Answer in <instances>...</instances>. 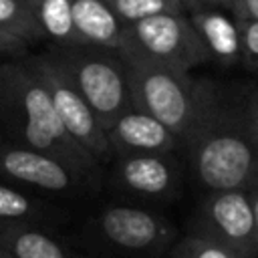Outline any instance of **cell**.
<instances>
[{
	"label": "cell",
	"instance_id": "7c38bea8",
	"mask_svg": "<svg viewBox=\"0 0 258 258\" xmlns=\"http://www.w3.org/2000/svg\"><path fill=\"white\" fill-rule=\"evenodd\" d=\"M198 36L202 38L210 60L222 67L240 62V28L238 18L222 6L204 4L185 12Z\"/></svg>",
	"mask_w": 258,
	"mask_h": 258
},
{
	"label": "cell",
	"instance_id": "ba28073f",
	"mask_svg": "<svg viewBox=\"0 0 258 258\" xmlns=\"http://www.w3.org/2000/svg\"><path fill=\"white\" fill-rule=\"evenodd\" d=\"M196 234L234 250L244 258L258 256L256 224L246 189L210 191L196 218Z\"/></svg>",
	"mask_w": 258,
	"mask_h": 258
},
{
	"label": "cell",
	"instance_id": "484cf974",
	"mask_svg": "<svg viewBox=\"0 0 258 258\" xmlns=\"http://www.w3.org/2000/svg\"><path fill=\"white\" fill-rule=\"evenodd\" d=\"M206 4H214V6H222V8H228L230 0H206Z\"/></svg>",
	"mask_w": 258,
	"mask_h": 258
},
{
	"label": "cell",
	"instance_id": "e0dca14e",
	"mask_svg": "<svg viewBox=\"0 0 258 258\" xmlns=\"http://www.w3.org/2000/svg\"><path fill=\"white\" fill-rule=\"evenodd\" d=\"M0 30L16 36L26 44L42 40L26 0H0Z\"/></svg>",
	"mask_w": 258,
	"mask_h": 258
},
{
	"label": "cell",
	"instance_id": "30bf717a",
	"mask_svg": "<svg viewBox=\"0 0 258 258\" xmlns=\"http://www.w3.org/2000/svg\"><path fill=\"white\" fill-rule=\"evenodd\" d=\"M111 159L113 181L121 191L159 200L179 187V167L171 153H121Z\"/></svg>",
	"mask_w": 258,
	"mask_h": 258
},
{
	"label": "cell",
	"instance_id": "cb8c5ba5",
	"mask_svg": "<svg viewBox=\"0 0 258 258\" xmlns=\"http://www.w3.org/2000/svg\"><path fill=\"white\" fill-rule=\"evenodd\" d=\"M246 191L250 196V204H252V212H254V224H256V240H258V181H254Z\"/></svg>",
	"mask_w": 258,
	"mask_h": 258
},
{
	"label": "cell",
	"instance_id": "d6986e66",
	"mask_svg": "<svg viewBox=\"0 0 258 258\" xmlns=\"http://www.w3.org/2000/svg\"><path fill=\"white\" fill-rule=\"evenodd\" d=\"M171 258H244L234 250L196 232L183 236L171 250Z\"/></svg>",
	"mask_w": 258,
	"mask_h": 258
},
{
	"label": "cell",
	"instance_id": "5bb4252c",
	"mask_svg": "<svg viewBox=\"0 0 258 258\" xmlns=\"http://www.w3.org/2000/svg\"><path fill=\"white\" fill-rule=\"evenodd\" d=\"M73 24L81 44L119 50L127 24L103 0H73Z\"/></svg>",
	"mask_w": 258,
	"mask_h": 258
},
{
	"label": "cell",
	"instance_id": "d4e9b609",
	"mask_svg": "<svg viewBox=\"0 0 258 258\" xmlns=\"http://www.w3.org/2000/svg\"><path fill=\"white\" fill-rule=\"evenodd\" d=\"M204 4H206V0H181L183 12H187V10H194V8H200V6H204Z\"/></svg>",
	"mask_w": 258,
	"mask_h": 258
},
{
	"label": "cell",
	"instance_id": "ffe728a7",
	"mask_svg": "<svg viewBox=\"0 0 258 258\" xmlns=\"http://www.w3.org/2000/svg\"><path fill=\"white\" fill-rule=\"evenodd\" d=\"M240 28V62L258 69V20H238Z\"/></svg>",
	"mask_w": 258,
	"mask_h": 258
},
{
	"label": "cell",
	"instance_id": "44dd1931",
	"mask_svg": "<svg viewBox=\"0 0 258 258\" xmlns=\"http://www.w3.org/2000/svg\"><path fill=\"white\" fill-rule=\"evenodd\" d=\"M228 10L238 20H258V0H230Z\"/></svg>",
	"mask_w": 258,
	"mask_h": 258
},
{
	"label": "cell",
	"instance_id": "4fadbf2b",
	"mask_svg": "<svg viewBox=\"0 0 258 258\" xmlns=\"http://www.w3.org/2000/svg\"><path fill=\"white\" fill-rule=\"evenodd\" d=\"M0 246L10 258H81L42 224L0 222Z\"/></svg>",
	"mask_w": 258,
	"mask_h": 258
},
{
	"label": "cell",
	"instance_id": "277c9868",
	"mask_svg": "<svg viewBox=\"0 0 258 258\" xmlns=\"http://www.w3.org/2000/svg\"><path fill=\"white\" fill-rule=\"evenodd\" d=\"M46 54L69 77L101 125L107 129L131 105L127 67L119 50L75 44L52 46Z\"/></svg>",
	"mask_w": 258,
	"mask_h": 258
},
{
	"label": "cell",
	"instance_id": "9a60e30c",
	"mask_svg": "<svg viewBox=\"0 0 258 258\" xmlns=\"http://www.w3.org/2000/svg\"><path fill=\"white\" fill-rule=\"evenodd\" d=\"M42 40L52 46L81 44L73 24V0H26Z\"/></svg>",
	"mask_w": 258,
	"mask_h": 258
},
{
	"label": "cell",
	"instance_id": "4316f807",
	"mask_svg": "<svg viewBox=\"0 0 258 258\" xmlns=\"http://www.w3.org/2000/svg\"><path fill=\"white\" fill-rule=\"evenodd\" d=\"M0 258H10V256H8V252H6L2 246H0Z\"/></svg>",
	"mask_w": 258,
	"mask_h": 258
},
{
	"label": "cell",
	"instance_id": "7a4b0ae2",
	"mask_svg": "<svg viewBox=\"0 0 258 258\" xmlns=\"http://www.w3.org/2000/svg\"><path fill=\"white\" fill-rule=\"evenodd\" d=\"M181 143L204 189H248L258 181V141L244 111L232 113L214 103Z\"/></svg>",
	"mask_w": 258,
	"mask_h": 258
},
{
	"label": "cell",
	"instance_id": "2e32d148",
	"mask_svg": "<svg viewBox=\"0 0 258 258\" xmlns=\"http://www.w3.org/2000/svg\"><path fill=\"white\" fill-rule=\"evenodd\" d=\"M60 214L44 200L34 198L10 181L0 179V222H28V224H52Z\"/></svg>",
	"mask_w": 258,
	"mask_h": 258
},
{
	"label": "cell",
	"instance_id": "5b68a950",
	"mask_svg": "<svg viewBox=\"0 0 258 258\" xmlns=\"http://www.w3.org/2000/svg\"><path fill=\"white\" fill-rule=\"evenodd\" d=\"M119 52L181 73H189L210 60L185 12H161L127 24Z\"/></svg>",
	"mask_w": 258,
	"mask_h": 258
},
{
	"label": "cell",
	"instance_id": "9c48e42d",
	"mask_svg": "<svg viewBox=\"0 0 258 258\" xmlns=\"http://www.w3.org/2000/svg\"><path fill=\"white\" fill-rule=\"evenodd\" d=\"M0 179L48 194H75L91 183V175L58 157L8 141L0 143Z\"/></svg>",
	"mask_w": 258,
	"mask_h": 258
},
{
	"label": "cell",
	"instance_id": "83f0119b",
	"mask_svg": "<svg viewBox=\"0 0 258 258\" xmlns=\"http://www.w3.org/2000/svg\"><path fill=\"white\" fill-rule=\"evenodd\" d=\"M0 143H4V137H2V131H0Z\"/></svg>",
	"mask_w": 258,
	"mask_h": 258
},
{
	"label": "cell",
	"instance_id": "ac0fdd59",
	"mask_svg": "<svg viewBox=\"0 0 258 258\" xmlns=\"http://www.w3.org/2000/svg\"><path fill=\"white\" fill-rule=\"evenodd\" d=\"M125 24L161 12H183L181 0H103Z\"/></svg>",
	"mask_w": 258,
	"mask_h": 258
},
{
	"label": "cell",
	"instance_id": "8fae6325",
	"mask_svg": "<svg viewBox=\"0 0 258 258\" xmlns=\"http://www.w3.org/2000/svg\"><path fill=\"white\" fill-rule=\"evenodd\" d=\"M111 155L121 153H171L179 137L149 113L129 107L107 129Z\"/></svg>",
	"mask_w": 258,
	"mask_h": 258
},
{
	"label": "cell",
	"instance_id": "603a6c76",
	"mask_svg": "<svg viewBox=\"0 0 258 258\" xmlns=\"http://www.w3.org/2000/svg\"><path fill=\"white\" fill-rule=\"evenodd\" d=\"M244 117L248 121V127L252 131L254 139L258 141V85H256V89L252 91V95L248 99V105L244 109Z\"/></svg>",
	"mask_w": 258,
	"mask_h": 258
},
{
	"label": "cell",
	"instance_id": "8992f818",
	"mask_svg": "<svg viewBox=\"0 0 258 258\" xmlns=\"http://www.w3.org/2000/svg\"><path fill=\"white\" fill-rule=\"evenodd\" d=\"M38 77L44 83V89L52 101V107L64 127V131L101 165L111 159V147L107 141L105 127L69 81V77L58 69V64L46 54L30 56Z\"/></svg>",
	"mask_w": 258,
	"mask_h": 258
},
{
	"label": "cell",
	"instance_id": "6da1fadb",
	"mask_svg": "<svg viewBox=\"0 0 258 258\" xmlns=\"http://www.w3.org/2000/svg\"><path fill=\"white\" fill-rule=\"evenodd\" d=\"M0 131L4 141L58 157L93 177L99 163L64 131L30 58L0 62Z\"/></svg>",
	"mask_w": 258,
	"mask_h": 258
},
{
	"label": "cell",
	"instance_id": "52a82bcc",
	"mask_svg": "<svg viewBox=\"0 0 258 258\" xmlns=\"http://www.w3.org/2000/svg\"><path fill=\"white\" fill-rule=\"evenodd\" d=\"M95 232L103 244L127 256L159 254L175 238V228L163 216L125 204L101 208L95 218Z\"/></svg>",
	"mask_w": 258,
	"mask_h": 258
},
{
	"label": "cell",
	"instance_id": "7402d4cb",
	"mask_svg": "<svg viewBox=\"0 0 258 258\" xmlns=\"http://www.w3.org/2000/svg\"><path fill=\"white\" fill-rule=\"evenodd\" d=\"M26 46H28L26 42H22L16 36L0 30V54H8L12 58H18V56H24Z\"/></svg>",
	"mask_w": 258,
	"mask_h": 258
},
{
	"label": "cell",
	"instance_id": "3957f363",
	"mask_svg": "<svg viewBox=\"0 0 258 258\" xmlns=\"http://www.w3.org/2000/svg\"><path fill=\"white\" fill-rule=\"evenodd\" d=\"M123 60L131 105L169 127L179 137V143L216 103L212 91L198 85L189 73L133 56H123Z\"/></svg>",
	"mask_w": 258,
	"mask_h": 258
}]
</instances>
